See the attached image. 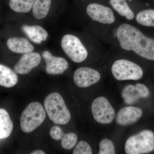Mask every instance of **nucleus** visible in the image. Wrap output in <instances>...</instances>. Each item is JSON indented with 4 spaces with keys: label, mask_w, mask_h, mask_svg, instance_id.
I'll return each mask as SVG.
<instances>
[{
    "label": "nucleus",
    "mask_w": 154,
    "mask_h": 154,
    "mask_svg": "<svg viewBox=\"0 0 154 154\" xmlns=\"http://www.w3.org/2000/svg\"><path fill=\"white\" fill-rule=\"evenodd\" d=\"M113 27L110 37L117 50L154 60V38L145 35L130 22L117 23Z\"/></svg>",
    "instance_id": "obj_1"
},
{
    "label": "nucleus",
    "mask_w": 154,
    "mask_h": 154,
    "mask_svg": "<svg viewBox=\"0 0 154 154\" xmlns=\"http://www.w3.org/2000/svg\"><path fill=\"white\" fill-rule=\"evenodd\" d=\"M44 103L45 111L54 123L64 125L70 120V112L60 94L56 92L50 94L45 99Z\"/></svg>",
    "instance_id": "obj_2"
},
{
    "label": "nucleus",
    "mask_w": 154,
    "mask_h": 154,
    "mask_svg": "<svg viewBox=\"0 0 154 154\" xmlns=\"http://www.w3.org/2000/svg\"><path fill=\"white\" fill-rule=\"evenodd\" d=\"M46 113L38 102H31L25 108L20 117V127L23 132H32L44 121Z\"/></svg>",
    "instance_id": "obj_3"
},
{
    "label": "nucleus",
    "mask_w": 154,
    "mask_h": 154,
    "mask_svg": "<svg viewBox=\"0 0 154 154\" xmlns=\"http://www.w3.org/2000/svg\"><path fill=\"white\" fill-rule=\"evenodd\" d=\"M111 72L118 81H137L141 79L143 70L135 63L125 59L116 60L111 66Z\"/></svg>",
    "instance_id": "obj_4"
},
{
    "label": "nucleus",
    "mask_w": 154,
    "mask_h": 154,
    "mask_svg": "<svg viewBox=\"0 0 154 154\" xmlns=\"http://www.w3.org/2000/svg\"><path fill=\"white\" fill-rule=\"evenodd\" d=\"M64 52L71 60L76 63L83 62L88 58L89 51L80 38L76 35L66 34L61 41Z\"/></svg>",
    "instance_id": "obj_5"
},
{
    "label": "nucleus",
    "mask_w": 154,
    "mask_h": 154,
    "mask_svg": "<svg viewBox=\"0 0 154 154\" xmlns=\"http://www.w3.org/2000/svg\"><path fill=\"white\" fill-rule=\"evenodd\" d=\"M154 133L148 130L132 136L126 141L125 151L128 154H148L152 151Z\"/></svg>",
    "instance_id": "obj_6"
},
{
    "label": "nucleus",
    "mask_w": 154,
    "mask_h": 154,
    "mask_svg": "<svg viewBox=\"0 0 154 154\" xmlns=\"http://www.w3.org/2000/svg\"><path fill=\"white\" fill-rule=\"evenodd\" d=\"M86 12L91 21L102 26H113L117 24L116 14L110 7L94 2L89 4Z\"/></svg>",
    "instance_id": "obj_7"
},
{
    "label": "nucleus",
    "mask_w": 154,
    "mask_h": 154,
    "mask_svg": "<svg viewBox=\"0 0 154 154\" xmlns=\"http://www.w3.org/2000/svg\"><path fill=\"white\" fill-rule=\"evenodd\" d=\"M91 109L94 119L101 124H110L115 117V110L105 97L101 96L95 99Z\"/></svg>",
    "instance_id": "obj_8"
},
{
    "label": "nucleus",
    "mask_w": 154,
    "mask_h": 154,
    "mask_svg": "<svg viewBox=\"0 0 154 154\" xmlns=\"http://www.w3.org/2000/svg\"><path fill=\"white\" fill-rule=\"evenodd\" d=\"M101 75L97 70L88 67H81L75 71L74 82L78 87L86 88L100 81Z\"/></svg>",
    "instance_id": "obj_9"
},
{
    "label": "nucleus",
    "mask_w": 154,
    "mask_h": 154,
    "mask_svg": "<svg viewBox=\"0 0 154 154\" xmlns=\"http://www.w3.org/2000/svg\"><path fill=\"white\" fill-rule=\"evenodd\" d=\"M42 56L46 63L45 70L48 74H62L69 68L68 62L63 58L54 56L48 51H43Z\"/></svg>",
    "instance_id": "obj_10"
},
{
    "label": "nucleus",
    "mask_w": 154,
    "mask_h": 154,
    "mask_svg": "<svg viewBox=\"0 0 154 154\" xmlns=\"http://www.w3.org/2000/svg\"><path fill=\"white\" fill-rule=\"evenodd\" d=\"M41 61V57L38 53L32 51L24 54L14 66V70L19 74H28L38 66Z\"/></svg>",
    "instance_id": "obj_11"
},
{
    "label": "nucleus",
    "mask_w": 154,
    "mask_h": 154,
    "mask_svg": "<svg viewBox=\"0 0 154 154\" xmlns=\"http://www.w3.org/2000/svg\"><path fill=\"white\" fill-rule=\"evenodd\" d=\"M142 114V110L139 107L133 106L124 107L117 114L116 121L120 125H130L138 121Z\"/></svg>",
    "instance_id": "obj_12"
},
{
    "label": "nucleus",
    "mask_w": 154,
    "mask_h": 154,
    "mask_svg": "<svg viewBox=\"0 0 154 154\" xmlns=\"http://www.w3.org/2000/svg\"><path fill=\"white\" fill-rule=\"evenodd\" d=\"M110 8L127 22L131 23L134 19L135 13L127 0H109Z\"/></svg>",
    "instance_id": "obj_13"
},
{
    "label": "nucleus",
    "mask_w": 154,
    "mask_h": 154,
    "mask_svg": "<svg viewBox=\"0 0 154 154\" xmlns=\"http://www.w3.org/2000/svg\"><path fill=\"white\" fill-rule=\"evenodd\" d=\"M7 45L9 49L15 53H27L32 52L34 49L33 45L24 37L9 38L7 40Z\"/></svg>",
    "instance_id": "obj_14"
},
{
    "label": "nucleus",
    "mask_w": 154,
    "mask_h": 154,
    "mask_svg": "<svg viewBox=\"0 0 154 154\" xmlns=\"http://www.w3.org/2000/svg\"><path fill=\"white\" fill-rule=\"evenodd\" d=\"M22 30L30 40L36 44H41L47 39L48 36L47 31L39 25H23Z\"/></svg>",
    "instance_id": "obj_15"
},
{
    "label": "nucleus",
    "mask_w": 154,
    "mask_h": 154,
    "mask_svg": "<svg viewBox=\"0 0 154 154\" xmlns=\"http://www.w3.org/2000/svg\"><path fill=\"white\" fill-rule=\"evenodd\" d=\"M18 82V76L16 73L8 67L0 64V86L12 88Z\"/></svg>",
    "instance_id": "obj_16"
},
{
    "label": "nucleus",
    "mask_w": 154,
    "mask_h": 154,
    "mask_svg": "<svg viewBox=\"0 0 154 154\" xmlns=\"http://www.w3.org/2000/svg\"><path fill=\"white\" fill-rule=\"evenodd\" d=\"M14 124L8 113L0 108V139L8 137L13 131Z\"/></svg>",
    "instance_id": "obj_17"
},
{
    "label": "nucleus",
    "mask_w": 154,
    "mask_h": 154,
    "mask_svg": "<svg viewBox=\"0 0 154 154\" xmlns=\"http://www.w3.org/2000/svg\"><path fill=\"white\" fill-rule=\"evenodd\" d=\"M134 20L141 26L154 28V9H145L139 11L135 14Z\"/></svg>",
    "instance_id": "obj_18"
},
{
    "label": "nucleus",
    "mask_w": 154,
    "mask_h": 154,
    "mask_svg": "<svg viewBox=\"0 0 154 154\" xmlns=\"http://www.w3.org/2000/svg\"><path fill=\"white\" fill-rule=\"evenodd\" d=\"M51 0H35L32 11L33 17L37 19H42L47 16L51 5Z\"/></svg>",
    "instance_id": "obj_19"
},
{
    "label": "nucleus",
    "mask_w": 154,
    "mask_h": 154,
    "mask_svg": "<svg viewBox=\"0 0 154 154\" xmlns=\"http://www.w3.org/2000/svg\"><path fill=\"white\" fill-rule=\"evenodd\" d=\"M35 0H10L9 6L13 11L19 13H27L33 8Z\"/></svg>",
    "instance_id": "obj_20"
},
{
    "label": "nucleus",
    "mask_w": 154,
    "mask_h": 154,
    "mask_svg": "<svg viewBox=\"0 0 154 154\" xmlns=\"http://www.w3.org/2000/svg\"><path fill=\"white\" fill-rule=\"evenodd\" d=\"M122 95L125 102L127 104H133L140 98L136 90L135 87L133 85L126 86L122 91Z\"/></svg>",
    "instance_id": "obj_21"
},
{
    "label": "nucleus",
    "mask_w": 154,
    "mask_h": 154,
    "mask_svg": "<svg viewBox=\"0 0 154 154\" xmlns=\"http://www.w3.org/2000/svg\"><path fill=\"white\" fill-rule=\"evenodd\" d=\"M61 140L62 147L65 149L70 150L75 145L78 141V137L74 133H64Z\"/></svg>",
    "instance_id": "obj_22"
},
{
    "label": "nucleus",
    "mask_w": 154,
    "mask_h": 154,
    "mask_svg": "<svg viewBox=\"0 0 154 154\" xmlns=\"http://www.w3.org/2000/svg\"><path fill=\"white\" fill-rule=\"evenodd\" d=\"M99 154H115V148L113 143L110 140L105 139L99 143Z\"/></svg>",
    "instance_id": "obj_23"
},
{
    "label": "nucleus",
    "mask_w": 154,
    "mask_h": 154,
    "mask_svg": "<svg viewBox=\"0 0 154 154\" xmlns=\"http://www.w3.org/2000/svg\"><path fill=\"white\" fill-rule=\"evenodd\" d=\"M73 154H92V149L88 143L85 141H80L76 146Z\"/></svg>",
    "instance_id": "obj_24"
},
{
    "label": "nucleus",
    "mask_w": 154,
    "mask_h": 154,
    "mask_svg": "<svg viewBox=\"0 0 154 154\" xmlns=\"http://www.w3.org/2000/svg\"><path fill=\"white\" fill-rule=\"evenodd\" d=\"M63 134L62 129L57 125L53 126L50 131L51 137L54 140H60Z\"/></svg>",
    "instance_id": "obj_25"
},
{
    "label": "nucleus",
    "mask_w": 154,
    "mask_h": 154,
    "mask_svg": "<svg viewBox=\"0 0 154 154\" xmlns=\"http://www.w3.org/2000/svg\"><path fill=\"white\" fill-rule=\"evenodd\" d=\"M135 87L138 94L141 98H147L149 95L148 88L143 84L138 83L135 86Z\"/></svg>",
    "instance_id": "obj_26"
},
{
    "label": "nucleus",
    "mask_w": 154,
    "mask_h": 154,
    "mask_svg": "<svg viewBox=\"0 0 154 154\" xmlns=\"http://www.w3.org/2000/svg\"><path fill=\"white\" fill-rule=\"evenodd\" d=\"M31 154H45V153L41 150H36L31 153Z\"/></svg>",
    "instance_id": "obj_27"
},
{
    "label": "nucleus",
    "mask_w": 154,
    "mask_h": 154,
    "mask_svg": "<svg viewBox=\"0 0 154 154\" xmlns=\"http://www.w3.org/2000/svg\"><path fill=\"white\" fill-rule=\"evenodd\" d=\"M153 149H154V144Z\"/></svg>",
    "instance_id": "obj_28"
}]
</instances>
